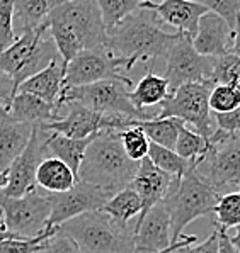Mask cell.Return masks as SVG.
<instances>
[{"mask_svg":"<svg viewBox=\"0 0 240 253\" xmlns=\"http://www.w3.org/2000/svg\"><path fill=\"white\" fill-rule=\"evenodd\" d=\"M58 231V226H48L41 235L34 238H10L0 243V253H36L46 245V241Z\"/></svg>","mask_w":240,"mask_h":253,"instance_id":"obj_34","label":"cell"},{"mask_svg":"<svg viewBox=\"0 0 240 253\" xmlns=\"http://www.w3.org/2000/svg\"><path fill=\"white\" fill-rule=\"evenodd\" d=\"M213 121L216 124V129L232 134L240 133V106L225 114H213Z\"/></svg>","mask_w":240,"mask_h":253,"instance_id":"obj_40","label":"cell"},{"mask_svg":"<svg viewBox=\"0 0 240 253\" xmlns=\"http://www.w3.org/2000/svg\"><path fill=\"white\" fill-rule=\"evenodd\" d=\"M49 131L43 126H34L33 134L21 155L10 163L7 169V187L2 190L9 197H22L24 194L36 189V170L43 158L48 157L46 153V138Z\"/></svg>","mask_w":240,"mask_h":253,"instance_id":"obj_15","label":"cell"},{"mask_svg":"<svg viewBox=\"0 0 240 253\" xmlns=\"http://www.w3.org/2000/svg\"><path fill=\"white\" fill-rule=\"evenodd\" d=\"M172 182H174V175L157 169L148 158L140 162L137 175H135L133 182H131L133 189L137 190L142 199V212L137 217V223L153 206L165 199Z\"/></svg>","mask_w":240,"mask_h":253,"instance_id":"obj_19","label":"cell"},{"mask_svg":"<svg viewBox=\"0 0 240 253\" xmlns=\"http://www.w3.org/2000/svg\"><path fill=\"white\" fill-rule=\"evenodd\" d=\"M232 54H235V56L240 60V21L237 27L234 29V44H232V49H230Z\"/></svg>","mask_w":240,"mask_h":253,"instance_id":"obj_44","label":"cell"},{"mask_svg":"<svg viewBox=\"0 0 240 253\" xmlns=\"http://www.w3.org/2000/svg\"><path fill=\"white\" fill-rule=\"evenodd\" d=\"M206 7L210 12L218 14L222 19H225L228 26L235 29L240 21V0H194Z\"/></svg>","mask_w":240,"mask_h":253,"instance_id":"obj_37","label":"cell"},{"mask_svg":"<svg viewBox=\"0 0 240 253\" xmlns=\"http://www.w3.org/2000/svg\"><path fill=\"white\" fill-rule=\"evenodd\" d=\"M61 60L55 41L49 36L48 24L17 36L9 48L0 51V70L14 80L15 87L40 73L41 70Z\"/></svg>","mask_w":240,"mask_h":253,"instance_id":"obj_5","label":"cell"},{"mask_svg":"<svg viewBox=\"0 0 240 253\" xmlns=\"http://www.w3.org/2000/svg\"><path fill=\"white\" fill-rule=\"evenodd\" d=\"M7 182H9V177H7V172H0V192L7 187Z\"/></svg>","mask_w":240,"mask_h":253,"instance_id":"obj_47","label":"cell"},{"mask_svg":"<svg viewBox=\"0 0 240 253\" xmlns=\"http://www.w3.org/2000/svg\"><path fill=\"white\" fill-rule=\"evenodd\" d=\"M213 84L206 82H194L184 84L169 93V97L160 104L157 118H174L183 121L184 124L194 127L199 136L210 141L215 133L213 127V116L210 109V92Z\"/></svg>","mask_w":240,"mask_h":253,"instance_id":"obj_7","label":"cell"},{"mask_svg":"<svg viewBox=\"0 0 240 253\" xmlns=\"http://www.w3.org/2000/svg\"><path fill=\"white\" fill-rule=\"evenodd\" d=\"M170 93L169 82L164 77L152 72V68L143 75L138 85L130 90V100L138 111L145 112V107L160 106Z\"/></svg>","mask_w":240,"mask_h":253,"instance_id":"obj_26","label":"cell"},{"mask_svg":"<svg viewBox=\"0 0 240 253\" xmlns=\"http://www.w3.org/2000/svg\"><path fill=\"white\" fill-rule=\"evenodd\" d=\"M96 136L85 139H73L49 131L48 138H46V153H48V157H55L58 160L65 162L72 169V172L79 177V169L84 160L85 150Z\"/></svg>","mask_w":240,"mask_h":253,"instance_id":"obj_25","label":"cell"},{"mask_svg":"<svg viewBox=\"0 0 240 253\" xmlns=\"http://www.w3.org/2000/svg\"><path fill=\"white\" fill-rule=\"evenodd\" d=\"M65 68L67 65L63 63V60L53 61L49 67L22 82L17 87V92L31 93V95L40 97L49 104L63 107L60 104V99L65 88Z\"/></svg>","mask_w":240,"mask_h":253,"instance_id":"obj_21","label":"cell"},{"mask_svg":"<svg viewBox=\"0 0 240 253\" xmlns=\"http://www.w3.org/2000/svg\"><path fill=\"white\" fill-rule=\"evenodd\" d=\"M123 70H131V65L123 58H118L106 46L84 49L67 63L65 87H82L100 80H121L133 85V80L121 73Z\"/></svg>","mask_w":240,"mask_h":253,"instance_id":"obj_11","label":"cell"},{"mask_svg":"<svg viewBox=\"0 0 240 253\" xmlns=\"http://www.w3.org/2000/svg\"><path fill=\"white\" fill-rule=\"evenodd\" d=\"M10 238H15V236L5 228V224L2 223V216H0V243L5 240H10Z\"/></svg>","mask_w":240,"mask_h":253,"instance_id":"obj_45","label":"cell"},{"mask_svg":"<svg viewBox=\"0 0 240 253\" xmlns=\"http://www.w3.org/2000/svg\"><path fill=\"white\" fill-rule=\"evenodd\" d=\"M51 204L48 196L36 189L22 197H9L0 192V216L15 238H34L48 228Z\"/></svg>","mask_w":240,"mask_h":253,"instance_id":"obj_9","label":"cell"},{"mask_svg":"<svg viewBox=\"0 0 240 253\" xmlns=\"http://www.w3.org/2000/svg\"><path fill=\"white\" fill-rule=\"evenodd\" d=\"M63 106H67V114L61 116L60 121L41 124V126L46 131L73 139L91 138V136H96L107 129H126L128 121H130L126 118H119V116L100 114V112L92 111L79 102H67Z\"/></svg>","mask_w":240,"mask_h":253,"instance_id":"obj_13","label":"cell"},{"mask_svg":"<svg viewBox=\"0 0 240 253\" xmlns=\"http://www.w3.org/2000/svg\"><path fill=\"white\" fill-rule=\"evenodd\" d=\"M135 253H158L174 243L170 238V219L162 202L153 206L138 223L133 224Z\"/></svg>","mask_w":240,"mask_h":253,"instance_id":"obj_16","label":"cell"},{"mask_svg":"<svg viewBox=\"0 0 240 253\" xmlns=\"http://www.w3.org/2000/svg\"><path fill=\"white\" fill-rule=\"evenodd\" d=\"M210 82L215 85H232L240 88V60L235 54L228 53L215 58Z\"/></svg>","mask_w":240,"mask_h":253,"instance_id":"obj_33","label":"cell"},{"mask_svg":"<svg viewBox=\"0 0 240 253\" xmlns=\"http://www.w3.org/2000/svg\"><path fill=\"white\" fill-rule=\"evenodd\" d=\"M80 253H135L133 226H121L100 211H89L60 224Z\"/></svg>","mask_w":240,"mask_h":253,"instance_id":"obj_4","label":"cell"},{"mask_svg":"<svg viewBox=\"0 0 240 253\" xmlns=\"http://www.w3.org/2000/svg\"><path fill=\"white\" fill-rule=\"evenodd\" d=\"M235 229H237V231H235L234 236H230V241H232V245L235 247V250L240 253V226H237Z\"/></svg>","mask_w":240,"mask_h":253,"instance_id":"obj_46","label":"cell"},{"mask_svg":"<svg viewBox=\"0 0 240 253\" xmlns=\"http://www.w3.org/2000/svg\"><path fill=\"white\" fill-rule=\"evenodd\" d=\"M17 40L14 33V0H0V51Z\"/></svg>","mask_w":240,"mask_h":253,"instance_id":"obj_38","label":"cell"},{"mask_svg":"<svg viewBox=\"0 0 240 253\" xmlns=\"http://www.w3.org/2000/svg\"><path fill=\"white\" fill-rule=\"evenodd\" d=\"M160 24L162 22L152 10H135L107 31L106 48L118 58L126 60L131 68L138 61H148L153 65L157 60L165 58L170 46L183 36V33H167Z\"/></svg>","mask_w":240,"mask_h":253,"instance_id":"obj_1","label":"cell"},{"mask_svg":"<svg viewBox=\"0 0 240 253\" xmlns=\"http://www.w3.org/2000/svg\"><path fill=\"white\" fill-rule=\"evenodd\" d=\"M140 9L152 10L162 24L174 27V33H183L192 40L198 31L201 15L208 9L194 0H158V2H143Z\"/></svg>","mask_w":240,"mask_h":253,"instance_id":"obj_17","label":"cell"},{"mask_svg":"<svg viewBox=\"0 0 240 253\" xmlns=\"http://www.w3.org/2000/svg\"><path fill=\"white\" fill-rule=\"evenodd\" d=\"M140 162L126 155L121 143V131L107 129L96 136L87 146L79 169V180L97 185L114 196L131 185Z\"/></svg>","mask_w":240,"mask_h":253,"instance_id":"obj_2","label":"cell"},{"mask_svg":"<svg viewBox=\"0 0 240 253\" xmlns=\"http://www.w3.org/2000/svg\"><path fill=\"white\" fill-rule=\"evenodd\" d=\"M143 2H158V0H97L102 21L107 31L140 9Z\"/></svg>","mask_w":240,"mask_h":253,"instance_id":"obj_31","label":"cell"},{"mask_svg":"<svg viewBox=\"0 0 240 253\" xmlns=\"http://www.w3.org/2000/svg\"><path fill=\"white\" fill-rule=\"evenodd\" d=\"M215 228L218 229V253H239L235 250V247L230 241V235H228L227 229L220 228L215 224Z\"/></svg>","mask_w":240,"mask_h":253,"instance_id":"obj_43","label":"cell"},{"mask_svg":"<svg viewBox=\"0 0 240 253\" xmlns=\"http://www.w3.org/2000/svg\"><path fill=\"white\" fill-rule=\"evenodd\" d=\"M177 124L179 119L174 118H153L148 121H138L130 119L128 121V127H138L146 134L150 143H155L169 150L176 148L177 141Z\"/></svg>","mask_w":240,"mask_h":253,"instance_id":"obj_28","label":"cell"},{"mask_svg":"<svg viewBox=\"0 0 240 253\" xmlns=\"http://www.w3.org/2000/svg\"><path fill=\"white\" fill-rule=\"evenodd\" d=\"M208 141L196 133L194 129H189L188 124L179 121L177 124V141H176V151L179 157L191 163L192 169H198L201 163L204 162L208 153Z\"/></svg>","mask_w":240,"mask_h":253,"instance_id":"obj_29","label":"cell"},{"mask_svg":"<svg viewBox=\"0 0 240 253\" xmlns=\"http://www.w3.org/2000/svg\"><path fill=\"white\" fill-rule=\"evenodd\" d=\"M36 253H80V250L75 241L68 235H65L63 231H60V228H58L55 235L46 241L45 247Z\"/></svg>","mask_w":240,"mask_h":253,"instance_id":"obj_39","label":"cell"},{"mask_svg":"<svg viewBox=\"0 0 240 253\" xmlns=\"http://www.w3.org/2000/svg\"><path fill=\"white\" fill-rule=\"evenodd\" d=\"M67 0H14V33L21 36L46 24L53 9Z\"/></svg>","mask_w":240,"mask_h":253,"instance_id":"obj_23","label":"cell"},{"mask_svg":"<svg viewBox=\"0 0 240 253\" xmlns=\"http://www.w3.org/2000/svg\"><path fill=\"white\" fill-rule=\"evenodd\" d=\"M167 253H177V252H167Z\"/></svg>","mask_w":240,"mask_h":253,"instance_id":"obj_48","label":"cell"},{"mask_svg":"<svg viewBox=\"0 0 240 253\" xmlns=\"http://www.w3.org/2000/svg\"><path fill=\"white\" fill-rule=\"evenodd\" d=\"M164 60V79L169 82L170 90H176L177 87L184 84L210 80L213 63H215V58L203 56L196 51L192 46V40L186 34H183L170 46Z\"/></svg>","mask_w":240,"mask_h":253,"instance_id":"obj_12","label":"cell"},{"mask_svg":"<svg viewBox=\"0 0 240 253\" xmlns=\"http://www.w3.org/2000/svg\"><path fill=\"white\" fill-rule=\"evenodd\" d=\"M48 21L60 22L67 27L84 49L102 48L107 44V29L97 0H67L51 10Z\"/></svg>","mask_w":240,"mask_h":253,"instance_id":"obj_10","label":"cell"},{"mask_svg":"<svg viewBox=\"0 0 240 253\" xmlns=\"http://www.w3.org/2000/svg\"><path fill=\"white\" fill-rule=\"evenodd\" d=\"M133 85L121 80H100L82 87H65L60 104L79 102L100 114L119 116L126 119L148 121L157 116L138 111L130 100V88Z\"/></svg>","mask_w":240,"mask_h":253,"instance_id":"obj_6","label":"cell"},{"mask_svg":"<svg viewBox=\"0 0 240 253\" xmlns=\"http://www.w3.org/2000/svg\"><path fill=\"white\" fill-rule=\"evenodd\" d=\"M181 253H218V229L213 228L211 235L198 245H191L179 250Z\"/></svg>","mask_w":240,"mask_h":253,"instance_id":"obj_42","label":"cell"},{"mask_svg":"<svg viewBox=\"0 0 240 253\" xmlns=\"http://www.w3.org/2000/svg\"><path fill=\"white\" fill-rule=\"evenodd\" d=\"M146 158H148L157 169L164 170V172L174 175V177H177V178L184 177L189 170H192L191 163L188 160H184L183 157H179L174 150L155 145V143H150L148 157Z\"/></svg>","mask_w":240,"mask_h":253,"instance_id":"obj_30","label":"cell"},{"mask_svg":"<svg viewBox=\"0 0 240 253\" xmlns=\"http://www.w3.org/2000/svg\"><path fill=\"white\" fill-rule=\"evenodd\" d=\"M100 212L109 216L121 226H130V221L140 216L142 212V199L133 185H128L116 192L106 204L100 208Z\"/></svg>","mask_w":240,"mask_h":253,"instance_id":"obj_27","label":"cell"},{"mask_svg":"<svg viewBox=\"0 0 240 253\" xmlns=\"http://www.w3.org/2000/svg\"><path fill=\"white\" fill-rule=\"evenodd\" d=\"M121 143L126 155L133 162H142L148 157L150 139L138 127H126L121 129Z\"/></svg>","mask_w":240,"mask_h":253,"instance_id":"obj_36","label":"cell"},{"mask_svg":"<svg viewBox=\"0 0 240 253\" xmlns=\"http://www.w3.org/2000/svg\"><path fill=\"white\" fill-rule=\"evenodd\" d=\"M234 44V29L218 14L210 12L201 15L198 31L192 38V46L199 54L218 58L228 54Z\"/></svg>","mask_w":240,"mask_h":253,"instance_id":"obj_18","label":"cell"},{"mask_svg":"<svg viewBox=\"0 0 240 253\" xmlns=\"http://www.w3.org/2000/svg\"><path fill=\"white\" fill-rule=\"evenodd\" d=\"M240 106V88L232 85H215L210 92V109L213 114H225Z\"/></svg>","mask_w":240,"mask_h":253,"instance_id":"obj_35","label":"cell"},{"mask_svg":"<svg viewBox=\"0 0 240 253\" xmlns=\"http://www.w3.org/2000/svg\"><path fill=\"white\" fill-rule=\"evenodd\" d=\"M113 197V194L100 189L97 185L77 180L70 190L61 194H48L51 214L48 226H60L65 221L73 219L89 211H100L104 204Z\"/></svg>","mask_w":240,"mask_h":253,"instance_id":"obj_14","label":"cell"},{"mask_svg":"<svg viewBox=\"0 0 240 253\" xmlns=\"http://www.w3.org/2000/svg\"><path fill=\"white\" fill-rule=\"evenodd\" d=\"M215 224L223 229L240 226V190H232L220 196L215 206Z\"/></svg>","mask_w":240,"mask_h":253,"instance_id":"obj_32","label":"cell"},{"mask_svg":"<svg viewBox=\"0 0 240 253\" xmlns=\"http://www.w3.org/2000/svg\"><path fill=\"white\" fill-rule=\"evenodd\" d=\"M220 194L204 180L196 169L189 170L184 177H174L167 196L162 201L170 219V238L177 241L183 229L194 219L213 214Z\"/></svg>","mask_w":240,"mask_h":253,"instance_id":"obj_3","label":"cell"},{"mask_svg":"<svg viewBox=\"0 0 240 253\" xmlns=\"http://www.w3.org/2000/svg\"><path fill=\"white\" fill-rule=\"evenodd\" d=\"M79 177L65 162L55 157L43 158L36 170V187H41L48 194H61L70 190Z\"/></svg>","mask_w":240,"mask_h":253,"instance_id":"obj_24","label":"cell"},{"mask_svg":"<svg viewBox=\"0 0 240 253\" xmlns=\"http://www.w3.org/2000/svg\"><path fill=\"white\" fill-rule=\"evenodd\" d=\"M15 92H17V87H15L14 80L0 70V107L9 109Z\"/></svg>","mask_w":240,"mask_h":253,"instance_id":"obj_41","label":"cell"},{"mask_svg":"<svg viewBox=\"0 0 240 253\" xmlns=\"http://www.w3.org/2000/svg\"><path fill=\"white\" fill-rule=\"evenodd\" d=\"M34 126L9 116L7 109L0 107V172H7L15 158L28 146Z\"/></svg>","mask_w":240,"mask_h":253,"instance_id":"obj_20","label":"cell"},{"mask_svg":"<svg viewBox=\"0 0 240 253\" xmlns=\"http://www.w3.org/2000/svg\"><path fill=\"white\" fill-rule=\"evenodd\" d=\"M60 106L49 104L46 100L34 97L31 93L15 92L10 107L7 109L9 116L15 121L31 124V126H41V124L55 123L61 119Z\"/></svg>","mask_w":240,"mask_h":253,"instance_id":"obj_22","label":"cell"},{"mask_svg":"<svg viewBox=\"0 0 240 253\" xmlns=\"http://www.w3.org/2000/svg\"><path fill=\"white\" fill-rule=\"evenodd\" d=\"M208 153L199 170L201 177L222 196L227 189L240 190V133L215 129L208 141Z\"/></svg>","mask_w":240,"mask_h":253,"instance_id":"obj_8","label":"cell"}]
</instances>
